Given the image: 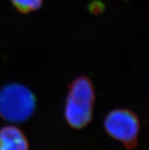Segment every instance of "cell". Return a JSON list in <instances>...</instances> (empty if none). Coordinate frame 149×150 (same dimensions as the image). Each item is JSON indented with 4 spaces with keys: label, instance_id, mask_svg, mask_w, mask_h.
Instances as JSON below:
<instances>
[{
    "label": "cell",
    "instance_id": "8992f818",
    "mask_svg": "<svg viewBox=\"0 0 149 150\" xmlns=\"http://www.w3.org/2000/svg\"><path fill=\"white\" fill-rule=\"evenodd\" d=\"M89 10L91 13L95 14V15L100 14L104 10V5L100 1H95L90 4Z\"/></svg>",
    "mask_w": 149,
    "mask_h": 150
},
{
    "label": "cell",
    "instance_id": "7a4b0ae2",
    "mask_svg": "<svg viewBox=\"0 0 149 150\" xmlns=\"http://www.w3.org/2000/svg\"><path fill=\"white\" fill-rule=\"evenodd\" d=\"M37 101L24 85L11 83L0 89V117L11 123H24L33 116Z\"/></svg>",
    "mask_w": 149,
    "mask_h": 150
},
{
    "label": "cell",
    "instance_id": "277c9868",
    "mask_svg": "<svg viewBox=\"0 0 149 150\" xmlns=\"http://www.w3.org/2000/svg\"><path fill=\"white\" fill-rule=\"evenodd\" d=\"M0 150H28V141L21 129L6 126L0 129Z\"/></svg>",
    "mask_w": 149,
    "mask_h": 150
},
{
    "label": "cell",
    "instance_id": "5b68a950",
    "mask_svg": "<svg viewBox=\"0 0 149 150\" xmlns=\"http://www.w3.org/2000/svg\"><path fill=\"white\" fill-rule=\"evenodd\" d=\"M11 2L19 12L26 14L40 9L44 0H11Z\"/></svg>",
    "mask_w": 149,
    "mask_h": 150
},
{
    "label": "cell",
    "instance_id": "6da1fadb",
    "mask_svg": "<svg viewBox=\"0 0 149 150\" xmlns=\"http://www.w3.org/2000/svg\"><path fill=\"white\" fill-rule=\"evenodd\" d=\"M95 93L91 81L85 76L74 80L69 86L65 106V118L74 129H82L91 121Z\"/></svg>",
    "mask_w": 149,
    "mask_h": 150
},
{
    "label": "cell",
    "instance_id": "3957f363",
    "mask_svg": "<svg viewBox=\"0 0 149 150\" xmlns=\"http://www.w3.org/2000/svg\"><path fill=\"white\" fill-rule=\"evenodd\" d=\"M104 129L109 136L120 141L128 149L137 146L139 132V120L132 110L115 109L107 114L104 119Z\"/></svg>",
    "mask_w": 149,
    "mask_h": 150
}]
</instances>
